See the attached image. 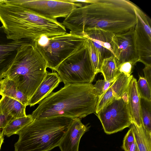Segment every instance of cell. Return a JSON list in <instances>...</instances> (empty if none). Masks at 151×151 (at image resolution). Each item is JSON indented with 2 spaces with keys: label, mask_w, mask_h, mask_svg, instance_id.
I'll return each instance as SVG.
<instances>
[{
  "label": "cell",
  "mask_w": 151,
  "mask_h": 151,
  "mask_svg": "<svg viewBox=\"0 0 151 151\" xmlns=\"http://www.w3.org/2000/svg\"><path fill=\"white\" fill-rule=\"evenodd\" d=\"M134 4L128 0H95L74 9L61 24L70 32L81 35L93 28L123 33L136 24Z\"/></svg>",
  "instance_id": "cell-1"
},
{
  "label": "cell",
  "mask_w": 151,
  "mask_h": 151,
  "mask_svg": "<svg viewBox=\"0 0 151 151\" xmlns=\"http://www.w3.org/2000/svg\"><path fill=\"white\" fill-rule=\"evenodd\" d=\"M98 96L91 83L66 84L40 101L33 119L55 116L81 119L94 113Z\"/></svg>",
  "instance_id": "cell-2"
},
{
  "label": "cell",
  "mask_w": 151,
  "mask_h": 151,
  "mask_svg": "<svg viewBox=\"0 0 151 151\" xmlns=\"http://www.w3.org/2000/svg\"><path fill=\"white\" fill-rule=\"evenodd\" d=\"M0 21L7 38L35 42L43 37H51L66 33L57 20L39 16L20 5L6 2L0 5Z\"/></svg>",
  "instance_id": "cell-3"
},
{
  "label": "cell",
  "mask_w": 151,
  "mask_h": 151,
  "mask_svg": "<svg viewBox=\"0 0 151 151\" xmlns=\"http://www.w3.org/2000/svg\"><path fill=\"white\" fill-rule=\"evenodd\" d=\"M74 119L55 116L35 119L17 132L14 151H49L58 146Z\"/></svg>",
  "instance_id": "cell-4"
},
{
  "label": "cell",
  "mask_w": 151,
  "mask_h": 151,
  "mask_svg": "<svg viewBox=\"0 0 151 151\" xmlns=\"http://www.w3.org/2000/svg\"><path fill=\"white\" fill-rule=\"evenodd\" d=\"M47 63L35 42L21 46L11 67L5 74L29 100L47 72Z\"/></svg>",
  "instance_id": "cell-5"
},
{
  "label": "cell",
  "mask_w": 151,
  "mask_h": 151,
  "mask_svg": "<svg viewBox=\"0 0 151 151\" xmlns=\"http://www.w3.org/2000/svg\"><path fill=\"white\" fill-rule=\"evenodd\" d=\"M88 38L70 32L51 37H43L35 42L45 60L47 68L55 71L64 60L84 47Z\"/></svg>",
  "instance_id": "cell-6"
},
{
  "label": "cell",
  "mask_w": 151,
  "mask_h": 151,
  "mask_svg": "<svg viewBox=\"0 0 151 151\" xmlns=\"http://www.w3.org/2000/svg\"><path fill=\"white\" fill-rule=\"evenodd\" d=\"M55 71L65 84L91 83L96 74L86 45L62 62Z\"/></svg>",
  "instance_id": "cell-7"
},
{
  "label": "cell",
  "mask_w": 151,
  "mask_h": 151,
  "mask_svg": "<svg viewBox=\"0 0 151 151\" xmlns=\"http://www.w3.org/2000/svg\"><path fill=\"white\" fill-rule=\"evenodd\" d=\"M7 2L27 9L43 17L52 20L66 18L74 9L83 6L81 3H74L69 0H11Z\"/></svg>",
  "instance_id": "cell-8"
},
{
  "label": "cell",
  "mask_w": 151,
  "mask_h": 151,
  "mask_svg": "<svg viewBox=\"0 0 151 151\" xmlns=\"http://www.w3.org/2000/svg\"><path fill=\"white\" fill-rule=\"evenodd\" d=\"M97 114L105 132L107 134L121 131L133 123L127 104L122 98L115 99Z\"/></svg>",
  "instance_id": "cell-9"
},
{
  "label": "cell",
  "mask_w": 151,
  "mask_h": 151,
  "mask_svg": "<svg viewBox=\"0 0 151 151\" xmlns=\"http://www.w3.org/2000/svg\"><path fill=\"white\" fill-rule=\"evenodd\" d=\"M134 28L123 33L114 34L112 40L114 56L117 66L124 62L139 61L134 38Z\"/></svg>",
  "instance_id": "cell-10"
},
{
  "label": "cell",
  "mask_w": 151,
  "mask_h": 151,
  "mask_svg": "<svg viewBox=\"0 0 151 151\" xmlns=\"http://www.w3.org/2000/svg\"><path fill=\"white\" fill-rule=\"evenodd\" d=\"M30 42L24 40L15 41L8 39L3 26L0 27V81L11 67L19 48Z\"/></svg>",
  "instance_id": "cell-11"
},
{
  "label": "cell",
  "mask_w": 151,
  "mask_h": 151,
  "mask_svg": "<svg viewBox=\"0 0 151 151\" xmlns=\"http://www.w3.org/2000/svg\"><path fill=\"white\" fill-rule=\"evenodd\" d=\"M136 20L134 38L138 62L151 65V26L142 23L137 18Z\"/></svg>",
  "instance_id": "cell-12"
},
{
  "label": "cell",
  "mask_w": 151,
  "mask_h": 151,
  "mask_svg": "<svg viewBox=\"0 0 151 151\" xmlns=\"http://www.w3.org/2000/svg\"><path fill=\"white\" fill-rule=\"evenodd\" d=\"M88 130L80 119H74L58 145L61 151H78L81 139Z\"/></svg>",
  "instance_id": "cell-13"
},
{
  "label": "cell",
  "mask_w": 151,
  "mask_h": 151,
  "mask_svg": "<svg viewBox=\"0 0 151 151\" xmlns=\"http://www.w3.org/2000/svg\"><path fill=\"white\" fill-rule=\"evenodd\" d=\"M114 35L107 31L93 28L87 31L82 35L91 40L103 60L114 55L112 40Z\"/></svg>",
  "instance_id": "cell-14"
},
{
  "label": "cell",
  "mask_w": 151,
  "mask_h": 151,
  "mask_svg": "<svg viewBox=\"0 0 151 151\" xmlns=\"http://www.w3.org/2000/svg\"><path fill=\"white\" fill-rule=\"evenodd\" d=\"M61 82L56 72H47L35 93L29 100L27 106L30 107L39 103L52 92Z\"/></svg>",
  "instance_id": "cell-15"
},
{
  "label": "cell",
  "mask_w": 151,
  "mask_h": 151,
  "mask_svg": "<svg viewBox=\"0 0 151 151\" xmlns=\"http://www.w3.org/2000/svg\"><path fill=\"white\" fill-rule=\"evenodd\" d=\"M137 80L133 77L131 80L127 89L129 113L133 123L138 127L142 124L140 113V97L137 85Z\"/></svg>",
  "instance_id": "cell-16"
},
{
  "label": "cell",
  "mask_w": 151,
  "mask_h": 151,
  "mask_svg": "<svg viewBox=\"0 0 151 151\" xmlns=\"http://www.w3.org/2000/svg\"><path fill=\"white\" fill-rule=\"evenodd\" d=\"M26 106L19 101L5 96L0 99V114L16 118L26 116Z\"/></svg>",
  "instance_id": "cell-17"
},
{
  "label": "cell",
  "mask_w": 151,
  "mask_h": 151,
  "mask_svg": "<svg viewBox=\"0 0 151 151\" xmlns=\"http://www.w3.org/2000/svg\"><path fill=\"white\" fill-rule=\"evenodd\" d=\"M0 95L14 99L27 106L28 99L13 81L5 77L0 81Z\"/></svg>",
  "instance_id": "cell-18"
},
{
  "label": "cell",
  "mask_w": 151,
  "mask_h": 151,
  "mask_svg": "<svg viewBox=\"0 0 151 151\" xmlns=\"http://www.w3.org/2000/svg\"><path fill=\"white\" fill-rule=\"evenodd\" d=\"M130 126L139 151H151V133L142 125L138 127L132 123Z\"/></svg>",
  "instance_id": "cell-19"
},
{
  "label": "cell",
  "mask_w": 151,
  "mask_h": 151,
  "mask_svg": "<svg viewBox=\"0 0 151 151\" xmlns=\"http://www.w3.org/2000/svg\"><path fill=\"white\" fill-rule=\"evenodd\" d=\"M100 72L102 73L105 81L112 82L114 81L119 73L116 60L114 55L103 60Z\"/></svg>",
  "instance_id": "cell-20"
},
{
  "label": "cell",
  "mask_w": 151,
  "mask_h": 151,
  "mask_svg": "<svg viewBox=\"0 0 151 151\" xmlns=\"http://www.w3.org/2000/svg\"><path fill=\"white\" fill-rule=\"evenodd\" d=\"M33 120L30 114L24 117L14 118L3 129L2 132L3 135L9 137L13 134H16L18 132Z\"/></svg>",
  "instance_id": "cell-21"
},
{
  "label": "cell",
  "mask_w": 151,
  "mask_h": 151,
  "mask_svg": "<svg viewBox=\"0 0 151 151\" xmlns=\"http://www.w3.org/2000/svg\"><path fill=\"white\" fill-rule=\"evenodd\" d=\"M133 77L132 75L128 76L123 73H119L111 87L114 96L116 99H119L126 91H127L129 83Z\"/></svg>",
  "instance_id": "cell-22"
},
{
  "label": "cell",
  "mask_w": 151,
  "mask_h": 151,
  "mask_svg": "<svg viewBox=\"0 0 151 151\" xmlns=\"http://www.w3.org/2000/svg\"><path fill=\"white\" fill-rule=\"evenodd\" d=\"M140 113L142 124L151 133V101L140 97Z\"/></svg>",
  "instance_id": "cell-23"
},
{
  "label": "cell",
  "mask_w": 151,
  "mask_h": 151,
  "mask_svg": "<svg viewBox=\"0 0 151 151\" xmlns=\"http://www.w3.org/2000/svg\"><path fill=\"white\" fill-rule=\"evenodd\" d=\"M86 46L95 73L96 74L100 72L103 59L99 51L93 45L91 40L88 38Z\"/></svg>",
  "instance_id": "cell-24"
},
{
  "label": "cell",
  "mask_w": 151,
  "mask_h": 151,
  "mask_svg": "<svg viewBox=\"0 0 151 151\" xmlns=\"http://www.w3.org/2000/svg\"><path fill=\"white\" fill-rule=\"evenodd\" d=\"M139 76L137 85L139 96L140 98L151 101V87L144 77Z\"/></svg>",
  "instance_id": "cell-25"
},
{
  "label": "cell",
  "mask_w": 151,
  "mask_h": 151,
  "mask_svg": "<svg viewBox=\"0 0 151 151\" xmlns=\"http://www.w3.org/2000/svg\"><path fill=\"white\" fill-rule=\"evenodd\" d=\"M115 99L113 95L112 88L110 86L101 96L98 98L95 112L97 114L101 110Z\"/></svg>",
  "instance_id": "cell-26"
},
{
  "label": "cell",
  "mask_w": 151,
  "mask_h": 151,
  "mask_svg": "<svg viewBox=\"0 0 151 151\" xmlns=\"http://www.w3.org/2000/svg\"><path fill=\"white\" fill-rule=\"evenodd\" d=\"M122 148L125 151H139L130 128L124 137Z\"/></svg>",
  "instance_id": "cell-27"
},
{
  "label": "cell",
  "mask_w": 151,
  "mask_h": 151,
  "mask_svg": "<svg viewBox=\"0 0 151 151\" xmlns=\"http://www.w3.org/2000/svg\"><path fill=\"white\" fill-rule=\"evenodd\" d=\"M113 82L103 80H98L93 85L94 89L98 98L101 96L110 87Z\"/></svg>",
  "instance_id": "cell-28"
},
{
  "label": "cell",
  "mask_w": 151,
  "mask_h": 151,
  "mask_svg": "<svg viewBox=\"0 0 151 151\" xmlns=\"http://www.w3.org/2000/svg\"><path fill=\"white\" fill-rule=\"evenodd\" d=\"M137 61H131L122 63L117 66L119 73H123L128 76H129L132 73L133 66L135 65Z\"/></svg>",
  "instance_id": "cell-29"
},
{
  "label": "cell",
  "mask_w": 151,
  "mask_h": 151,
  "mask_svg": "<svg viewBox=\"0 0 151 151\" xmlns=\"http://www.w3.org/2000/svg\"><path fill=\"white\" fill-rule=\"evenodd\" d=\"M143 70L145 75L144 78L151 87V65H145Z\"/></svg>",
  "instance_id": "cell-30"
},
{
  "label": "cell",
  "mask_w": 151,
  "mask_h": 151,
  "mask_svg": "<svg viewBox=\"0 0 151 151\" xmlns=\"http://www.w3.org/2000/svg\"><path fill=\"white\" fill-rule=\"evenodd\" d=\"M13 119L11 116L0 114V129L5 128L8 123Z\"/></svg>",
  "instance_id": "cell-31"
},
{
  "label": "cell",
  "mask_w": 151,
  "mask_h": 151,
  "mask_svg": "<svg viewBox=\"0 0 151 151\" xmlns=\"http://www.w3.org/2000/svg\"><path fill=\"white\" fill-rule=\"evenodd\" d=\"M122 98L125 103L128 104V96L127 93V90L123 94Z\"/></svg>",
  "instance_id": "cell-32"
},
{
  "label": "cell",
  "mask_w": 151,
  "mask_h": 151,
  "mask_svg": "<svg viewBox=\"0 0 151 151\" xmlns=\"http://www.w3.org/2000/svg\"><path fill=\"white\" fill-rule=\"evenodd\" d=\"M4 138L2 132H0V150L2 143L3 142Z\"/></svg>",
  "instance_id": "cell-33"
},
{
  "label": "cell",
  "mask_w": 151,
  "mask_h": 151,
  "mask_svg": "<svg viewBox=\"0 0 151 151\" xmlns=\"http://www.w3.org/2000/svg\"><path fill=\"white\" fill-rule=\"evenodd\" d=\"M6 0H0V5L7 2Z\"/></svg>",
  "instance_id": "cell-34"
},
{
  "label": "cell",
  "mask_w": 151,
  "mask_h": 151,
  "mask_svg": "<svg viewBox=\"0 0 151 151\" xmlns=\"http://www.w3.org/2000/svg\"></svg>",
  "instance_id": "cell-35"
}]
</instances>
